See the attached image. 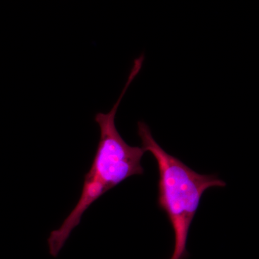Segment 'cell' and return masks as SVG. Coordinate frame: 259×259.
<instances>
[{"label":"cell","mask_w":259,"mask_h":259,"mask_svg":"<svg viewBox=\"0 0 259 259\" xmlns=\"http://www.w3.org/2000/svg\"><path fill=\"white\" fill-rule=\"evenodd\" d=\"M144 58L141 55L135 59L125 88L111 110L95 115V122L100 127V141L91 168L85 175L81 196L60 228L51 232L48 238L49 254L54 258L59 255L71 232L92 204L126 179L144 174L141 160L146 151L142 147L131 146L124 141L116 127L115 116L127 89L142 69Z\"/></svg>","instance_id":"cell-1"},{"label":"cell","mask_w":259,"mask_h":259,"mask_svg":"<svg viewBox=\"0 0 259 259\" xmlns=\"http://www.w3.org/2000/svg\"><path fill=\"white\" fill-rule=\"evenodd\" d=\"M138 134L145 151L157 163L158 205L166 213L175 233V248L170 259H187L189 231L201 197L212 187H224L226 182L215 175L197 173L179 158L166 152L153 139L151 130L142 121L138 122Z\"/></svg>","instance_id":"cell-2"}]
</instances>
